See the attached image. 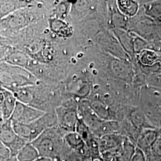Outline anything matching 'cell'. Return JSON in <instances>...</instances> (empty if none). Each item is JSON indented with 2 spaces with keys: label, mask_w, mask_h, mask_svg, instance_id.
Listing matches in <instances>:
<instances>
[{
  "label": "cell",
  "mask_w": 161,
  "mask_h": 161,
  "mask_svg": "<svg viewBox=\"0 0 161 161\" xmlns=\"http://www.w3.org/2000/svg\"><path fill=\"white\" fill-rule=\"evenodd\" d=\"M65 134L66 133L56 126L46 130L31 143L41 157L53 161H60L66 147L64 138Z\"/></svg>",
  "instance_id": "6da1fadb"
},
{
  "label": "cell",
  "mask_w": 161,
  "mask_h": 161,
  "mask_svg": "<svg viewBox=\"0 0 161 161\" xmlns=\"http://www.w3.org/2000/svg\"><path fill=\"white\" fill-rule=\"evenodd\" d=\"M37 84V78L29 70L0 60V86L13 90Z\"/></svg>",
  "instance_id": "7a4b0ae2"
},
{
  "label": "cell",
  "mask_w": 161,
  "mask_h": 161,
  "mask_svg": "<svg viewBox=\"0 0 161 161\" xmlns=\"http://www.w3.org/2000/svg\"><path fill=\"white\" fill-rule=\"evenodd\" d=\"M138 107L153 128H161V89L147 84L140 89Z\"/></svg>",
  "instance_id": "3957f363"
},
{
  "label": "cell",
  "mask_w": 161,
  "mask_h": 161,
  "mask_svg": "<svg viewBox=\"0 0 161 161\" xmlns=\"http://www.w3.org/2000/svg\"><path fill=\"white\" fill-rule=\"evenodd\" d=\"M15 132L28 142H32L46 130L58 125L55 112H47L39 119L27 124H12Z\"/></svg>",
  "instance_id": "277c9868"
},
{
  "label": "cell",
  "mask_w": 161,
  "mask_h": 161,
  "mask_svg": "<svg viewBox=\"0 0 161 161\" xmlns=\"http://www.w3.org/2000/svg\"><path fill=\"white\" fill-rule=\"evenodd\" d=\"M58 126L64 133L74 132L80 118L78 103L70 100L58 105L54 110Z\"/></svg>",
  "instance_id": "5b68a950"
},
{
  "label": "cell",
  "mask_w": 161,
  "mask_h": 161,
  "mask_svg": "<svg viewBox=\"0 0 161 161\" xmlns=\"http://www.w3.org/2000/svg\"><path fill=\"white\" fill-rule=\"evenodd\" d=\"M0 142L8 148L14 157H16L23 147L29 143L15 132L10 119L0 123Z\"/></svg>",
  "instance_id": "8992f818"
},
{
  "label": "cell",
  "mask_w": 161,
  "mask_h": 161,
  "mask_svg": "<svg viewBox=\"0 0 161 161\" xmlns=\"http://www.w3.org/2000/svg\"><path fill=\"white\" fill-rule=\"evenodd\" d=\"M46 113L28 104L17 101L15 108L9 119L12 124H27L39 119Z\"/></svg>",
  "instance_id": "52a82bcc"
},
{
  "label": "cell",
  "mask_w": 161,
  "mask_h": 161,
  "mask_svg": "<svg viewBox=\"0 0 161 161\" xmlns=\"http://www.w3.org/2000/svg\"><path fill=\"white\" fill-rule=\"evenodd\" d=\"M19 10L0 20V28L6 31H17L26 26L31 21V16L25 10Z\"/></svg>",
  "instance_id": "ba28073f"
},
{
  "label": "cell",
  "mask_w": 161,
  "mask_h": 161,
  "mask_svg": "<svg viewBox=\"0 0 161 161\" xmlns=\"http://www.w3.org/2000/svg\"><path fill=\"white\" fill-rule=\"evenodd\" d=\"M161 137V128H146L142 130L136 142V147L147 155L156 141Z\"/></svg>",
  "instance_id": "9c48e42d"
},
{
  "label": "cell",
  "mask_w": 161,
  "mask_h": 161,
  "mask_svg": "<svg viewBox=\"0 0 161 161\" xmlns=\"http://www.w3.org/2000/svg\"><path fill=\"white\" fill-rule=\"evenodd\" d=\"M17 101L16 98L11 91L0 86V110L3 120L10 118Z\"/></svg>",
  "instance_id": "30bf717a"
},
{
  "label": "cell",
  "mask_w": 161,
  "mask_h": 161,
  "mask_svg": "<svg viewBox=\"0 0 161 161\" xmlns=\"http://www.w3.org/2000/svg\"><path fill=\"white\" fill-rule=\"evenodd\" d=\"M126 138V137L119 134L106 135L98 138L99 149L101 155L105 152L116 153Z\"/></svg>",
  "instance_id": "8fae6325"
},
{
  "label": "cell",
  "mask_w": 161,
  "mask_h": 161,
  "mask_svg": "<svg viewBox=\"0 0 161 161\" xmlns=\"http://www.w3.org/2000/svg\"><path fill=\"white\" fill-rule=\"evenodd\" d=\"M33 1L0 0V20L19 10L31 7Z\"/></svg>",
  "instance_id": "7c38bea8"
},
{
  "label": "cell",
  "mask_w": 161,
  "mask_h": 161,
  "mask_svg": "<svg viewBox=\"0 0 161 161\" xmlns=\"http://www.w3.org/2000/svg\"><path fill=\"white\" fill-rule=\"evenodd\" d=\"M125 118L133 127L140 131L146 128H153L150 125L138 106L127 109Z\"/></svg>",
  "instance_id": "4fadbf2b"
},
{
  "label": "cell",
  "mask_w": 161,
  "mask_h": 161,
  "mask_svg": "<svg viewBox=\"0 0 161 161\" xmlns=\"http://www.w3.org/2000/svg\"><path fill=\"white\" fill-rule=\"evenodd\" d=\"M3 60L8 64L22 67L31 72V69L33 68L34 66V60L30 58L25 52L20 50H12L8 52Z\"/></svg>",
  "instance_id": "5bb4252c"
},
{
  "label": "cell",
  "mask_w": 161,
  "mask_h": 161,
  "mask_svg": "<svg viewBox=\"0 0 161 161\" xmlns=\"http://www.w3.org/2000/svg\"><path fill=\"white\" fill-rule=\"evenodd\" d=\"M64 138L65 143L71 149L80 153L92 161L88 155L86 144L79 134L76 131L68 132L64 136Z\"/></svg>",
  "instance_id": "9a60e30c"
},
{
  "label": "cell",
  "mask_w": 161,
  "mask_h": 161,
  "mask_svg": "<svg viewBox=\"0 0 161 161\" xmlns=\"http://www.w3.org/2000/svg\"><path fill=\"white\" fill-rule=\"evenodd\" d=\"M45 46V44L42 41L33 40L27 44L25 52L34 60L44 62L46 58Z\"/></svg>",
  "instance_id": "2e32d148"
},
{
  "label": "cell",
  "mask_w": 161,
  "mask_h": 161,
  "mask_svg": "<svg viewBox=\"0 0 161 161\" xmlns=\"http://www.w3.org/2000/svg\"><path fill=\"white\" fill-rule=\"evenodd\" d=\"M49 26L52 32L60 37L68 38L73 33L70 26L63 20L56 17L49 19Z\"/></svg>",
  "instance_id": "e0dca14e"
},
{
  "label": "cell",
  "mask_w": 161,
  "mask_h": 161,
  "mask_svg": "<svg viewBox=\"0 0 161 161\" xmlns=\"http://www.w3.org/2000/svg\"><path fill=\"white\" fill-rule=\"evenodd\" d=\"M136 149V146L127 138L116 152L118 161H131Z\"/></svg>",
  "instance_id": "ac0fdd59"
},
{
  "label": "cell",
  "mask_w": 161,
  "mask_h": 161,
  "mask_svg": "<svg viewBox=\"0 0 161 161\" xmlns=\"http://www.w3.org/2000/svg\"><path fill=\"white\" fill-rule=\"evenodd\" d=\"M145 14L159 25H161V1H150L144 6Z\"/></svg>",
  "instance_id": "d6986e66"
},
{
  "label": "cell",
  "mask_w": 161,
  "mask_h": 161,
  "mask_svg": "<svg viewBox=\"0 0 161 161\" xmlns=\"http://www.w3.org/2000/svg\"><path fill=\"white\" fill-rule=\"evenodd\" d=\"M139 60L144 68H149L161 62L158 55L152 50L144 48L139 54Z\"/></svg>",
  "instance_id": "ffe728a7"
},
{
  "label": "cell",
  "mask_w": 161,
  "mask_h": 161,
  "mask_svg": "<svg viewBox=\"0 0 161 161\" xmlns=\"http://www.w3.org/2000/svg\"><path fill=\"white\" fill-rule=\"evenodd\" d=\"M40 157L36 147L31 142L26 144L17 154V161H35Z\"/></svg>",
  "instance_id": "44dd1931"
},
{
  "label": "cell",
  "mask_w": 161,
  "mask_h": 161,
  "mask_svg": "<svg viewBox=\"0 0 161 161\" xmlns=\"http://www.w3.org/2000/svg\"><path fill=\"white\" fill-rule=\"evenodd\" d=\"M112 70L116 76L123 80H129L131 78V72L126 64L121 61L115 60L112 62Z\"/></svg>",
  "instance_id": "7402d4cb"
},
{
  "label": "cell",
  "mask_w": 161,
  "mask_h": 161,
  "mask_svg": "<svg viewBox=\"0 0 161 161\" xmlns=\"http://www.w3.org/2000/svg\"><path fill=\"white\" fill-rule=\"evenodd\" d=\"M117 4L121 13L126 16L132 17L138 12L139 6L136 2L132 1H119Z\"/></svg>",
  "instance_id": "603a6c76"
},
{
  "label": "cell",
  "mask_w": 161,
  "mask_h": 161,
  "mask_svg": "<svg viewBox=\"0 0 161 161\" xmlns=\"http://www.w3.org/2000/svg\"><path fill=\"white\" fill-rule=\"evenodd\" d=\"M146 155V161H161V137L158 138Z\"/></svg>",
  "instance_id": "cb8c5ba5"
},
{
  "label": "cell",
  "mask_w": 161,
  "mask_h": 161,
  "mask_svg": "<svg viewBox=\"0 0 161 161\" xmlns=\"http://www.w3.org/2000/svg\"><path fill=\"white\" fill-rule=\"evenodd\" d=\"M70 8V3L68 1H62L56 7V18L63 20L65 19L69 14Z\"/></svg>",
  "instance_id": "d4e9b609"
},
{
  "label": "cell",
  "mask_w": 161,
  "mask_h": 161,
  "mask_svg": "<svg viewBox=\"0 0 161 161\" xmlns=\"http://www.w3.org/2000/svg\"><path fill=\"white\" fill-rule=\"evenodd\" d=\"M0 161H17V158L13 156L10 150L0 142Z\"/></svg>",
  "instance_id": "484cf974"
},
{
  "label": "cell",
  "mask_w": 161,
  "mask_h": 161,
  "mask_svg": "<svg viewBox=\"0 0 161 161\" xmlns=\"http://www.w3.org/2000/svg\"><path fill=\"white\" fill-rule=\"evenodd\" d=\"M146 84L161 89V73L148 75L146 79Z\"/></svg>",
  "instance_id": "4316f807"
},
{
  "label": "cell",
  "mask_w": 161,
  "mask_h": 161,
  "mask_svg": "<svg viewBox=\"0 0 161 161\" xmlns=\"http://www.w3.org/2000/svg\"><path fill=\"white\" fill-rule=\"evenodd\" d=\"M131 161H146V158L144 152L136 147Z\"/></svg>",
  "instance_id": "83f0119b"
},
{
  "label": "cell",
  "mask_w": 161,
  "mask_h": 161,
  "mask_svg": "<svg viewBox=\"0 0 161 161\" xmlns=\"http://www.w3.org/2000/svg\"><path fill=\"white\" fill-rule=\"evenodd\" d=\"M101 161H118L115 152H105L101 155Z\"/></svg>",
  "instance_id": "f1b7e54d"
},
{
  "label": "cell",
  "mask_w": 161,
  "mask_h": 161,
  "mask_svg": "<svg viewBox=\"0 0 161 161\" xmlns=\"http://www.w3.org/2000/svg\"><path fill=\"white\" fill-rule=\"evenodd\" d=\"M5 52H6L5 47H4V46H2V45L0 44V54H2V53H4L5 54Z\"/></svg>",
  "instance_id": "f546056e"
},
{
  "label": "cell",
  "mask_w": 161,
  "mask_h": 161,
  "mask_svg": "<svg viewBox=\"0 0 161 161\" xmlns=\"http://www.w3.org/2000/svg\"><path fill=\"white\" fill-rule=\"evenodd\" d=\"M3 115H2V114H1V110H0V123L2 122V121H3Z\"/></svg>",
  "instance_id": "4dcf8cb0"
},
{
  "label": "cell",
  "mask_w": 161,
  "mask_h": 161,
  "mask_svg": "<svg viewBox=\"0 0 161 161\" xmlns=\"http://www.w3.org/2000/svg\"><path fill=\"white\" fill-rule=\"evenodd\" d=\"M100 161V160H95V161Z\"/></svg>",
  "instance_id": "1f68e13d"
}]
</instances>
